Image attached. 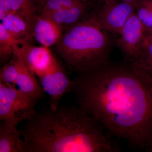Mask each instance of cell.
<instances>
[{"label": "cell", "instance_id": "cell-1", "mask_svg": "<svg viewBox=\"0 0 152 152\" xmlns=\"http://www.w3.org/2000/svg\"><path fill=\"white\" fill-rule=\"evenodd\" d=\"M71 92L78 104L110 133L148 150L152 140V76L134 64L78 74Z\"/></svg>", "mask_w": 152, "mask_h": 152}, {"label": "cell", "instance_id": "cell-2", "mask_svg": "<svg viewBox=\"0 0 152 152\" xmlns=\"http://www.w3.org/2000/svg\"><path fill=\"white\" fill-rule=\"evenodd\" d=\"M105 128L80 106L36 111L20 130L25 152H118Z\"/></svg>", "mask_w": 152, "mask_h": 152}, {"label": "cell", "instance_id": "cell-3", "mask_svg": "<svg viewBox=\"0 0 152 152\" xmlns=\"http://www.w3.org/2000/svg\"><path fill=\"white\" fill-rule=\"evenodd\" d=\"M112 45L110 33L99 26L91 14L67 28L55 50L69 69L80 74L110 63Z\"/></svg>", "mask_w": 152, "mask_h": 152}, {"label": "cell", "instance_id": "cell-4", "mask_svg": "<svg viewBox=\"0 0 152 152\" xmlns=\"http://www.w3.org/2000/svg\"><path fill=\"white\" fill-rule=\"evenodd\" d=\"M38 100L18 88L0 82V120L17 125L30 119L36 112Z\"/></svg>", "mask_w": 152, "mask_h": 152}, {"label": "cell", "instance_id": "cell-5", "mask_svg": "<svg viewBox=\"0 0 152 152\" xmlns=\"http://www.w3.org/2000/svg\"><path fill=\"white\" fill-rule=\"evenodd\" d=\"M17 55L39 78V82L61 64L49 48L35 46L25 41L20 45Z\"/></svg>", "mask_w": 152, "mask_h": 152}, {"label": "cell", "instance_id": "cell-6", "mask_svg": "<svg viewBox=\"0 0 152 152\" xmlns=\"http://www.w3.org/2000/svg\"><path fill=\"white\" fill-rule=\"evenodd\" d=\"M136 8L135 6L127 2L108 0L91 14L99 26L104 30L109 33L119 34Z\"/></svg>", "mask_w": 152, "mask_h": 152}, {"label": "cell", "instance_id": "cell-7", "mask_svg": "<svg viewBox=\"0 0 152 152\" xmlns=\"http://www.w3.org/2000/svg\"><path fill=\"white\" fill-rule=\"evenodd\" d=\"M117 40L128 63H134L137 59L143 47L146 36L145 29L136 13L134 12L127 21Z\"/></svg>", "mask_w": 152, "mask_h": 152}, {"label": "cell", "instance_id": "cell-8", "mask_svg": "<svg viewBox=\"0 0 152 152\" xmlns=\"http://www.w3.org/2000/svg\"><path fill=\"white\" fill-rule=\"evenodd\" d=\"M63 28L49 17L41 15L36 22L33 35L42 46L49 48L59 41L63 34Z\"/></svg>", "mask_w": 152, "mask_h": 152}, {"label": "cell", "instance_id": "cell-9", "mask_svg": "<svg viewBox=\"0 0 152 152\" xmlns=\"http://www.w3.org/2000/svg\"><path fill=\"white\" fill-rule=\"evenodd\" d=\"M20 59L16 86L20 91L39 101L43 96L45 91L35 75Z\"/></svg>", "mask_w": 152, "mask_h": 152}, {"label": "cell", "instance_id": "cell-10", "mask_svg": "<svg viewBox=\"0 0 152 152\" xmlns=\"http://www.w3.org/2000/svg\"><path fill=\"white\" fill-rule=\"evenodd\" d=\"M0 152H25L24 143L17 126L1 121Z\"/></svg>", "mask_w": 152, "mask_h": 152}, {"label": "cell", "instance_id": "cell-11", "mask_svg": "<svg viewBox=\"0 0 152 152\" xmlns=\"http://www.w3.org/2000/svg\"><path fill=\"white\" fill-rule=\"evenodd\" d=\"M87 9L86 2L82 1L70 7L57 11L45 16L49 17L63 28L66 26L68 28L86 17Z\"/></svg>", "mask_w": 152, "mask_h": 152}, {"label": "cell", "instance_id": "cell-12", "mask_svg": "<svg viewBox=\"0 0 152 152\" xmlns=\"http://www.w3.org/2000/svg\"><path fill=\"white\" fill-rule=\"evenodd\" d=\"M1 23L8 31L20 39L28 41L33 35L25 19L15 12L8 15Z\"/></svg>", "mask_w": 152, "mask_h": 152}, {"label": "cell", "instance_id": "cell-13", "mask_svg": "<svg viewBox=\"0 0 152 152\" xmlns=\"http://www.w3.org/2000/svg\"><path fill=\"white\" fill-rule=\"evenodd\" d=\"M12 35L0 23V62L4 64L10 60L24 42Z\"/></svg>", "mask_w": 152, "mask_h": 152}, {"label": "cell", "instance_id": "cell-14", "mask_svg": "<svg viewBox=\"0 0 152 152\" xmlns=\"http://www.w3.org/2000/svg\"><path fill=\"white\" fill-rule=\"evenodd\" d=\"M13 12L21 16L33 34L34 28L38 17V9L34 0H8Z\"/></svg>", "mask_w": 152, "mask_h": 152}, {"label": "cell", "instance_id": "cell-15", "mask_svg": "<svg viewBox=\"0 0 152 152\" xmlns=\"http://www.w3.org/2000/svg\"><path fill=\"white\" fill-rule=\"evenodd\" d=\"M20 58L13 54L8 62L0 71V82L9 86L16 88V82L18 74Z\"/></svg>", "mask_w": 152, "mask_h": 152}, {"label": "cell", "instance_id": "cell-16", "mask_svg": "<svg viewBox=\"0 0 152 152\" xmlns=\"http://www.w3.org/2000/svg\"><path fill=\"white\" fill-rule=\"evenodd\" d=\"M84 1L82 0H47L41 10V15L47 16L57 11L70 7Z\"/></svg>", "mask_w": 152, "mask_h": 152}, {"label": "cell", "instance_id": "cell-17", "mask_svg": "<svg viewBox=\"0 0 152 152\" xmlns=\"http://www.w3.org/2000/svg\"><path fill=\"white\" fill-rule=\"evenodd\" d=\"M136 10V13L146 31L152 25V0H140Z\"/></svg>", "mask_w": 152, "mask_h": 152}, {"label": "cell", "instance_id": "cell-18", "mask_svg": "<svg viewBox=\"0 0 152 152\" xmlns=\"http://www.w3.org/2000/svg\"><path fill=\"white\" fill-rule=\"evenodd\" d=\"M134 64L152 76V44L143 47Z\"/></svg>", "mask_w": 152, "mask_h": 152}, {"label": "cell", "instance_id": "cell-19", "mask_svg": "<svg viewBox=\"0 0 152 152\" xmlns=\"http://www.w3.org/2000/svg\"><path fill=\"white\" fill-rule=\"evenodd\" d=\"M13 12L8 0H0V20L1 21L8 15Z\"/></svg>", "mask_w": 152, "mask_h": 152}, {"label": "cell", "instance_id": "cell-20", "mask_svg": "<svg viewBox=\"0 0 152 152\" xmlns=\"http://www.w3.org/2000/svg\"><path fill=\"white\" fill-rule=\"evenodd\" d=\"M36 6L39 10H42L43 7L45 4L46 0H34Z\"/></svg>", "mask_w": 152, "mask_h": 152}, {"label": "cell", "instance_id": "cell-21", "mask_svg": "<svg viewBox=\"0 0 152 152\" xmlns=\"http://www.w3.org/2000/svg\"><path fill=\"white\" fill-rule=\"evenodd\" d=\"M151 44H152V34L146 36L144 42L143 47Z\"/></svg>", "mask_w": 152, "mask_h": 152}, {"label": "cell", "instance_id": "cell-22", "mask_svg": "<svg viewBox=\"0 0 152 152\" xmlns=\"http://www.w3.org/2000/svg\"><path fill=\"white\" fill-rule=\"evenodd\" d=\"M120 1H124L133 4L134 5L137 7V5L138 4L140 0H120Z\"/></svg>", "mask_w": 152, "mask_h": 152}, {"label": "cell", "instance_id": "cell-23", "mask_svg": "<svg viewBox=\"0 0 152 152\" xmlns=\"http://www.w3.org/2000/svg\"><path fill=\"white\" fill-rule=\"evenodd\" d=\"M146 36L152 34V25L146 31Z\"/></svg>", "mask_w": 152, "mask_h": 152}, {"label": "cell", "instance_id": "cell-24", "mask_svg": "<svg viewBox=\"0 0 152 152\" xmlns=\"http://www.w3.org/2000/svg\"><path fill=\"white\" fill-rule=\"evenodd\" d=\"M147 151L148 152H152V140L151 142V144H150L149 147L148 148Z\"/></svg>", "mask_w": 152, "mask_h": 152}, {"label": "cell", "instance_id": "cell-25", "mask_svg": "<svg viewBox=\"0 0 152 152\" xmlns=\"http://www.w3.org/2000/svg\"><path fill=\"white\" fill-rule=\"evenodd\" d=\"M82 1H84L86 2L87 1H91V0H82ZM99 1H108V0H99Z\"/></svg>", "mask_w": 152, "mask_h": 152}]
</instances>
